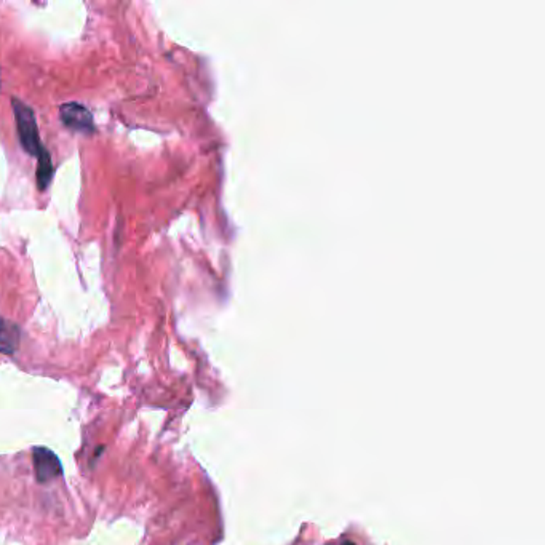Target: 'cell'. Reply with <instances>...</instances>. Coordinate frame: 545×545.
I'll return each instance as SVG.
<instances>
[{"instance_id": "6da1fadb", "label": "cell", "mask_w": 545, "mask_h": 545, "mask_svg": "<svg viewBox=\"0 0 545 545\" xmlns=\"http://www.w3.org/2000/svg\"><path fill=\"white\" fill-rule=\"evenodd\" d=\"M11 107H13V112H15L16 131L23 149L26 150L29 155L39 157L42 152H44L45 148L44 144L40 143L37 120H35L34 111L16 98H11Z\"/></svg>"}, {"instance_id": "277c9868", "label": "cell", "mask_w": 545, "mask_h": 545, "mask_svg": "<svg viewBox=\"0 0 545 545\" xmlns=\"http://www.w3.org/2000/svg\"><path fill=\"white\" fill-rule=\"evenodd\" d=\"M20 326L7 318H0V354H15L20 347Z\"/></svg>"}, {"instance_id": "3957f363", "label": "cell", "mask_w": 545, "mask_h": 545, "mask_svg": "<svg viewBox=\"0 0 545 545\" xmlns=\"http://www.w3.org/2000/svg\"><path fill=\"white\" fill-rule=\"evenodd\" d=\"M34 472L40 483H47L63 474L61 462L53 451L47 448H35L34 450Z\"/></svg>"}, {"instance_id": "5b68a950", "label": "cell", "mask_w": 545, "mask_h": 545, "mask_svg": "<svg viewBox=\"0 0 545 545\" xmlns=\"http://www.w3.org/2000/svg\"><path fill=\"white\" fill-rule=\"evenodd\" d=\"M37 187L39 191H45L53 178V163L47 149L37 157Z\"/></svg>"}, {"instance_id": "7a4b0ae2", "label": "cell", "mask_w": 545, "mask_h": 545, "mask_svg": "<svg viewBox=\"0 0 545 545\" xmlns=\"http://www.w3.org/2000/svg\"><path fill=\"white\" fill-rule=\"evenodd\" d=\"M59 119L66 128L72 131L83 133V135H92L95 131L92 112L77 102H66L59 107Z\"/></svg>"}]
</instances>
